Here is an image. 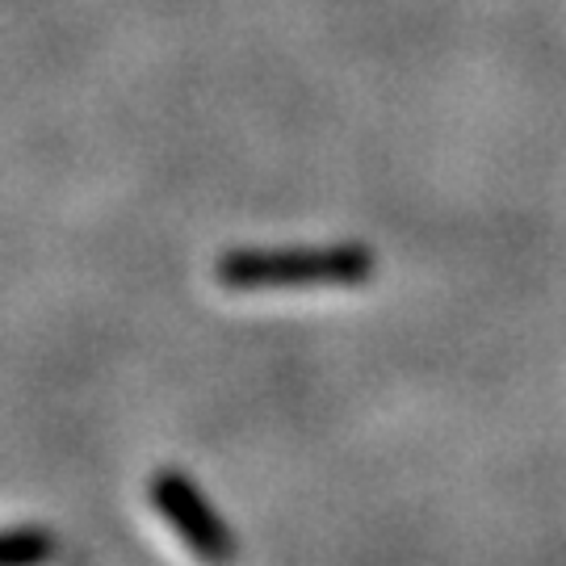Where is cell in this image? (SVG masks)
Listing matches in <instances>:
<instances>
[{
	"label": "cell",
	"mask_w": 566,
	"mask_h": 566,
	"mask_svg": "<svg viewBox=\"0 0 566 566\" xmlns=\"http://www.w3.org/2000/svg\"><path fill=\"white\" fill-rule=\"evenodd\" d=\"M378 273L374 248L340 243H282V248H227L214 261V282L240 294L303 290V285H361Z\"/></svg>",
	"instance_id": "cell-1"
},
{
	"label": "cell",
	"mask_w": 566,
	"mask_h": 566,
	"mask_svg": "<svg viewBox=\"0 0 566 566\" xmlns=\"http://www.w3.org/2000/svg\"><path fill=\"white\" fill-rule=\"evenodd\" d=\"M147 495H151L156 516L177 533V542H181L198 563H206V566L235 563V533L227 528V521L219 516V507L206 500V491L193 483L185 470H177V465L156 470L151 483H147Z\"/></svg>",
	"instance_id": "cell-2"
},
{
	"label": "cell",
	"mask_w": 566,
	"mask_h": 566,
	"mask_svg": "<svg viewBox=\"0 0 566 566\" xmlns=\"http://www.w3.org/2000/svg\"><path fill=\"white\" fill-rule=\"evenodd\" d=\"M55 558V537L42 525L0 528V566H46Z\"/></svg>",
	"instance_id": "cell-3"
}]
</instances>
